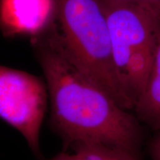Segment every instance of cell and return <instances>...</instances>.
<instances>
[{
  "mask_svg": "<svg viewBox=\"0 0 160 160\" xmlns=\"http://www.w3.org/2000/svg\"><path fill=\"white\" fill-rule=\"evenodd\" d=\"M137 1L160 19V0H137Z\"/></svg>",
  "mask_w": 160,
  "mask_h": 160,
  "instance_id": "obj_8",
  "label": "cell"
},
{
  "mask_svg": "<svg viewBox=\"0 0 160 160\" xmlns=\"http://www.w3.org/2000/svg\"><path fill=\"white\" fill-rule=\"evenodd\" d=\"M103 2L116 73L130 110H134L155 58L160 19L138 2Z\"/></svg>",
  "mask_w": 160,
  "mask_h": 160,
  "instance_id": "obj_3",
  "label": "cell"
},
{
  "mask_svg": "<svg viewBox=\"0 0 160 160\" xmlns=\"http://www.w3.org/2000/svg\"><path fill=\"white\" fill-rule=\"evenodd\" d=\"M150 153L153 160H160V131H158L150 145Z\"/></svg>",
  "mask_w": 160,
  "mask_h": 160,
  "instance_id": "obj_7",
  "label": "cell"
},
{
  "mask_svg": "<svg viewBox=\"0 0 160 160\" xmlns=\"http://www.w3.org/2000/svg\"><path fill=\"white\" fill-rule=\"evenodd\" d=\"M64 48L73 61L129 111L113 64L102 0H52Z\"/></svg>",
  "mask_w": 160,
  "mask_h": 160,
  "instance_id": "obj_2",
  "label": "cell"
},
{
  "mask_svg": "<svg viewBox=\"0 0 160 160\" xmlns=\"http://www.w3.org/2000/svg\"><path fill=\"white\" fill-rule=\"evenodd\" d=\"M51 160H79V159L75 153L73 154H71L66 152H62Z\"/></svg>",
  "mask_w": 160,
  "mask_h": 160,
  "instance_id": "obj_9",
  "label": "cell"
},
{
  "mask_svg": "<svg viewBox=\"0 0 160 160\" xmlns=\"http://www.w3.org/2000/svg\"><path fill=\"white\" fill-rule=\"evenodd\" d=\"M103 2L107 3L112 4H119V3H131V2H138L137 0H102ZM139 3V2H138Z\"/></svg>",
  "mask_w": 160,
  "mask_h": 160,
  "instance_id": "obj_10",
  "label": "cell"
},
{
  "mask_svg": "<svg viewBox=\"0 0 160 160\" xmlns=\"http://www.w3.org/2000/svg\"><path fill=\"white\" fill-rule=\"evenodd\" d=\"M157 48L160 51V35H159V42H158V45H157Z\"/></svg>",
  "mask_w": 160,
  "mask_h": 160,
  "instance_id": "obj_11",
  "label": "cell"
},
{
  "mask_svg": "<svg viewBox=\"0 0 160 160\" xmlns=\"http://www.w3.org/2000/svg\"><path fill=\"white\" fill-rule=\"evenodd\" d=\"M37 49L52 120L68 142L102 144L140 152L143 133L139 120L73 61L57 32L38 41Z\"/></svg>",
  "mask_w": 160,
  "mask_h": 160,
  "instance_id": "obj_1",
  "label": "cell"
},
{
  "mask_svg": "<svg viewBox=\"0 0 160 160\" xmlns=\"http://www.w3.org/2000/svg\"><path fill=\"white\" fill-rule=\"evenodd\" d=\"M134 111L139 122L160 131V51L157 48L145 88Z\"/></svg>",
  "mask_w": 160,
  "mask_h": 160,
  "instance_id": "obj_5",
  "label": "cell"
},
{
  "mask_svg": "<svg viewBox=\"0 0 160 160\" xmlns=\"http://www.w3.org/2000/svg\"><path fill=\"white\" fill-rule=\"evenodd\" d=\"M47 85L37 77L6 66L0 68V116L23 136L39 158V133L47 106Z\"/></svg>",
  "mask_w": 160,
  "mask_h": 160,
  "instance_id": "obj_4",
  "label": "cell"
},
{
  "mask_svg": "<svg viewBox=\"0 0 160 160\" xmlns=\"http://www.w3.org/2000/svg\"><path fill=\"white\" fill-rule=\"evenodd\" d=\"M79 160H142L140 152L97 143L73 144Z\"/></svg>",
  "mask_w": 160,
  "mask_h": 160,
  "instance_id": "obj_6",
  "label": "cell"
}]
</instances>
